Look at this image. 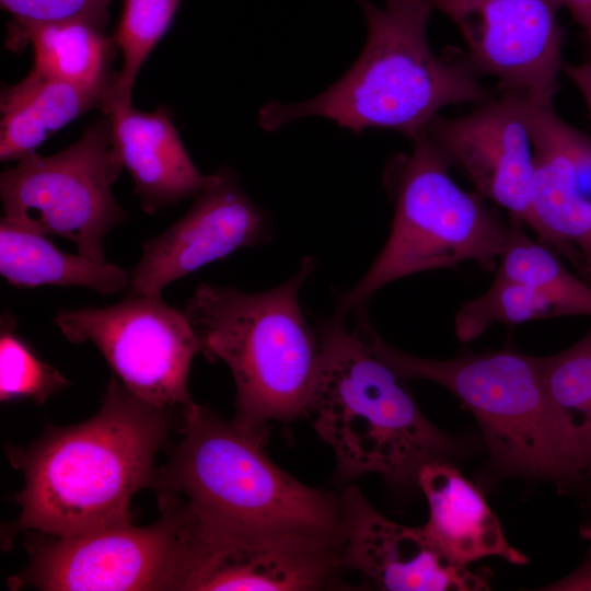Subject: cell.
I'll return each mask as SVG.
<instances>
[{
  "label": "cell",
  "instance_id": "603a6c76",
  "mask_svg": "<svg viewBox=\"0 0 591 591\" xmlns=\"http://www.w3.org/2000/svg\"><path fill=\"white\" fill-rule=\"evenodd\" d=\"M510 219L512 231L496 276L538 289L554 302L560 316H591V287L573 276L542 242L533 241L520 220Z\"/></svg>",
  "mask_w": 591,
  "mask_h": 591
},
{
  "label": "cell",
  "instance_id": "4316f807",
  "mask_svg": "<svg viewBox=\"0 0 591 591\" xmlns=\"http://www.w3.org/2000/svg\"><path fill=\"white\" fill-rule=\"evenodd\" d=\"M113 0H0L11 15L5 47L21 50V40L32 27L63 21H88L106 27Z\"/></svg>",
  "mask_w": 591,
  "mask_h": 591
},
{
  "label": "cell",
  "instance_id": "7a4b0ae2",
  "mask_svg": "<svg viewBox=\"0 0 591 591\" xmlns=\"http://www.w3.org/2000/svg\"><path fill=\"white\" fill-rule=\"evenodd\" d=\"M181 440L151 486L192 540L283 528L341 535L339 499L310 488L266 454L267 432L227 421L206 406L182 412Z\"/></svg>",
  "mask_w": 591,
  "mask_h": 591
},
{
  "label": "cell",
  "instance_id": "484cf974",
  "mask_svg": "<svg viewBox=\"0 0 591 591\" xmlns=\"http://www.w3.org/2000/svg\"><path fill=\"white\" fill-rule=\"evenodd\" d=\"M16 321L3 312L0 322V398H28L43 404L68 385L66 378L43 361L15 332Z\"/></svg>",
  "mask_w": 591,
  "mask_h": 591
},
{
  "label": "cell",
  "instance_id": "7c38bea8",
  "mask_svg": "<svg viewBox=\"0 0 591 591\" xmlns=\"http://www.w3.org/2000/svg\"><path fill=\"white\" fill-rule=\"evenodd\" d=\"M189 547V591L321 590L344 567L343 536L306 529H258Z\"/></svg>",
  "mask_w": 591,
  "mask_h": 591
},
{
  "label": "cell",
  "instance_id": "d4e9b609",
  "mask_svg": "<svg viewBox=\"0 0 591 591\" xmlns=\"http://www.w3.org/2000/svg\"><path fill=\"white\" fill-rule=\"evenodd\" d=\"M556 316H560L557 306L538 289L495 276L483 294L460 306L453 324L457 339L467 343L497 323L517 325Z\"/></svg>",
  "mask_w": 591,
  "mask_h": 591
},
{
  "label": "cell",
  "instance_id": "4dcf8cb0",
  "mask_svg": "<svg viewBox=\"0 0 591 591\" xmlns=\"http://www.w3.org/2000/svg\"><path fill=\"white\" fill-rule=\"evenodd\" d=\"M570 493L579 494L584 498L583 506L591 515V479L578 485ZM581 535L588 540H591V517H588L582 523Z\"/></svg>",
  "mask_w": 591,
  "mask_h": 591
},
{
  "label": "cell",
  "instance_id": "9a60e30c",
  "mask_svg": "<svg viewBox=\"0 0 591 591\" xmlns=\"http://www.w3.org/2000/svg\"><path fill=\"white\" fill-rule=\"evenodd\" d=\"M343 565L389 591H479L488 577L451 560L425 526L410 528L378 512L358 487L339 498Z\"/></svg>",
  "mask_w": 591,
  "mask_h": 591
},
{
  "label": "cell",
  "instance_id": "f546056e",
  "mask_svg": "<svg viewBox=\"0 0 591 591\" xmlns=\"http://www.w3.org/2000/svg\"><path fill=\"white\" fill-rule=\"evenodd\" d=\"M563 7H566L576 24H578L591 48V0H561Z\"/></svg>",
  "mask_w": 591,
  "mask_h": 591
},
{
  "label": "cell",
  "instance_id": "cb8c5ba5",
  "mask_svg": "<svg viewBox=\"0 0 591 591\" xmlns=\"http://www.w3.org/2000/svg\"><path fill=\"white\" fill-rule=\"evenodd\" d=\"M181 0H123L113 37L121 68L108 91L104 115H120L131 105L137 76L150 53L169 31Z\"/></svg>",
  "mask_w": 591,
  "mask_h": 591
},
{
  "label": "cell",
  "instance_id": "5bb4252c",
  "mask_svg": "<svg viewBox=\"0 0 591 591\" xmlns=\"http://www.w3.org/2000/svg\"><path fill=\"white\" fill-rule=\"evenodd\" d=\"M270 229L267 216L245 194L235 173L219 170L216 182L195 197L176 222L143 243L129 293L159 298L171 282L267 241Z\"/></svg>",
  "mask_w": 591,
  "mask_h": 591
},
{
  "label": "cell",
  "instance_id": "30bf717a",
  "mask_svg": "<svg viewBox=\"0 0 591 591\" xmlns=\"http://www.w3.org/2000/svg\"><path fill=\"white\" fill-rule=\"evenodd\" d=\"M54 322L69 341L92 343L140 399L176 410L194 404L188 376L200 341L185 313L162 297L128 293L109 306L59 311Z\"/></svg>",
  "mask_w": 591,
  "mask_h": 591
},
{
  "label": "cell",
  "instance_id": "2e32d148",
  "mask_svg": "<svg viewBox=\"0 0 591 591\" xmlns=\"http://www.w3.org/2000/svg\"><path fill=\"white\" fill-rule=\"evenodd\" d=\"M529 97V96H528ZM533 144L531 206L540 242L591 270V136L563 120L553 104L528 99Z\"/></svg>",
  "mask_w": 591,
  "mask_h": 591
},
{
  "label": "cell",
  "instance_id": "ffe728a7",
  "mask_svg": "<svg viewBox=\"0 0 591 591\" xmlns=\"http://www.w3.org/2000/svg\"><path fill=\"white\" fill-rule=\"evenodd\" d=\"M0 274L18 288L84 287L102 296L129 290L130 275L107 260L56 247L46 235L0 220Z\"/></svg>",
  "mask_w": 591,
  "mask_h": 591
},
{
  "label": "cell",
  "instance_id": "6da1fadb",
  "mask_svg": "<svg viewBox=\"0 0 591 591\" xmlns=\"http://www.w3.org/2000/svg\"><path fill=\"white\" fill-rule=\"evenodd\" d=\"M176 412L140 399L114 376L93 417L10 448V462L24 476L11 533L70 536L130 522V500L151 486Z\"/></svg>",
  "mask_w": 591,
  "mask_h": 591
},
{
  "label": "cell",
  "instance_id": "9c48e42d",
  "mask_svg": "<svg viewBox=\"0 0 591 591\" xmlns=\"http://www.w3.org/2000/svg\"><path fill=\"white\" fill-rule=\"evenodd\" d=\"M151 525L130 522L32 542L12 589L54 591L183 590L190 549L182 520L166 509Z\"/></svg>",
  "mask_w": 591,
  "mask_h": 591
},
{
  "label": "cell",
  "instance_id": "4fadbf2b",
  "mask_svg": "<svg viewBox=\"0 0 591 591\" xmlns=\"http://www.w3.org/2000/svg\"><path fill=\"white\" fill-rule=\"evenodd\" d=\"M528 95L502 91L463 116L438 115L428 136L485 199L507 209L535 233L531 206L533 144Z\"/></svg>",
  "mask_w": 591,
  "mask_h": 591
},
{
  "label": "cell",
  "instance_id": "ba28073f",
  "mask_svg": "<svg viewBox=\"0 0 591 591\" xmlns=\"http://www.w3.org/2000/svg\"><path fill=\"white\" fill-rule=\"evenodd\" d=\"M123 167L112 118L104 115L60 152H32L1 173L2 218L68 239L78 253L106 260L104 237L128 217L112 193Z\"/></svg>",
  "mask_w": 591,
  "mask_h": 591
},
{
  "label": "cell",
  "instance_id": "f1b7e54d",
  "mask_svg": "<svg viewBox=\"0 0 591 591\" xmlns=\"http://www.w3.org/2000/svg\"><path fill=\"white\" fill-rule=\"evenodd\" d=\"M563 71L582 94L591 114V57L582 63H564Z\"/></svg>",
  "mask_w": 591,
  "mask_h": 591
},
{
  "label": "cell",
  "instance_id": "7402d4cb",
  "mask_svg": "<svg viewBox=\"0 0 591 591\" xmlns=\"http://www.w3.org/2000/svg\"><path fill=\"white\" fill-rule=\"evenodd\" d=\"M541 361L573 453L572 478L561 488L566 490L591 479V328L572 346Z\"/></svg>",
  "mask_w": 591,
  "mask_h": 591
},
{
  "label": "cell",
  "instance_id": "3957f363",
  "mask_svg": "<svg viewBox=\"0 0 591 591\" xmlns=\"http://www.w3.org/2000/svg\"><path fill=\"white\" fill-rule=\"evenodd\" d=\"M367 22L364 47L351 68L313 99L270 102L259 113L267 130L320 116L343 128L391 129L413 141L453 104L480 105L496 96L455 57H437L427 39L432 9L424 0H358Z\"/></svg>",
  "mask_w": 591,
  "mask_h": 591
},
{
  "label": "cell",
  "instance_id": "83f0119b",
  "mask_svg": "<svg viewBox=\"0 0 591 591\" xmlns=\"http://www.w3.org/2000/svg\"><path fill=\"white\" fill-rule=\"evenodd\" d=\"M543 590L591 591V547L583 563L575 571Z\"/></svg>",
  "mask_w": 591,
  "mask_h": 591
},
{
  "label": "cell",
  "instance_id": "52a82bcc",
  "mask_svg": "<svg viewBox=\"0 0 591 591\" xmlns=\"http://www.w3.org/2000/svg\"><path fill=\"white\" fill-rule=\"evenodd\" d=\"M451 162L426 135L408 154L396 155L384 174L394 204L390 235L364 276L340 293L336 311L362 312L387 283L421 271L475 262L494 270L509 242L506 222L477 192L462 189L451 177Z\"/></svg>",
  "mask_w": 591,
  "mask_h": 591
},
{
  "label": "cell",
  "instance_id": "8fae6325",
  "mask_svg": "<svg viewBox=\"0 0 591 591\" xmlns=\"http://www.w3.org/2000/svg\"><path fill=\"white\" fill-rule=\"evenodd\" d=\"M424 1L457 27L467 50L454 57L468 72L495 77L502 91L552 105L564 66L561 0Z\"/></svg>",
  "mask_w": 591,
  "mask_h": 591
},
{
  "label": "cell",
  "instance_id": "5b68a950",
  "mask_svg": "<svg viewBox=\"0 0 591 591\" xmlns=\"http://www.w3.org/2000/svg\"><path fill=\"white\" fill-rule=\"evenodd\" d=\"M316 265L306 256L287 281L255 293L201 283L185 304L201 354L231 370L234 420L247 428L267 432L268 421L288 422L306 413L321 346L299 293Z\"/></svg>",
  "mask_w": 591,
  "mask_h": 591
},
{
  "label": "cell",
  "instance_id": "e0dca14e",
  "mask_svg": "<svg viewBox=\"0 0 591 591\" xmlns=\"http://www.w3.org/2000/svg\"><path fill=\"white\" fill-rule=\"evenodd\" d=\"M109 116L123 165L147 213L197 197L216 182L217 173L204 175L194 164L166 106L144 113L130 105Z\"/></svg>",
  "mask_w": 591,
  "mask_h": 591
},
{
  "label": "cell",
  "instance_id": "277c9868",
  "mask_svg": "<svg viewBox=\"0 0 591 591\" xmlns=\"http://www.w3.org/2000/svg\"><path fill=\"white\" fill-rule=\"evenodd\" d=\"M344 318L335 312L317 323L321 357L305 413L332 447L338 474L376 473L407 487L422 465L461 459L466 444L424 416L405 380Z\"/></svg>",
  "mask_w": 591,
  "mask_h": 591
},
{
  "label": "cell",
  "instance_id": "44dd1931",
  "mask_svg": "<svg viewBox=\"0 0 591 591\" xmlns=\"http://www.w3.org/2000/svg\"><path fill=\"white\" fill-rule=\"evenodd\" d=\"M28 45L33 68L46 76L108 90L116 80L112 62L117 49L103 26L80 20L43 24L24 34L21 50Z\"/></svg>",
  "mask_w": 591,
  "mask_h": 591
},
{
  "label": "cell",
  "instance_id": "d6986e66",
  "mask_svg": "<svg viewBox=\"0 0 591 591\" xmlns=\"http://www.w3.org/2000/svg\"><path fill=\"white\" fill-rule=\"evenodd\" d=\"M106 88H89L44 74L32 67L0 99V160L19 161L59 129L92 109L103 112Z\"/></svg>",
  "mask_w": 591,
  "mask_h": 591
},
{
  "label": "cell",
  "instance_id": "8992f818",
  "mask_svg": "<svg viewBox=\"0 0 591 591\" xmlns=\"http://www.w3.org/2000/svg\"><path fill=\"white\" fill-rule=\"evenodd\" d=\"M357 322L355 331L367 347L402 379L441 385L475 417L490 476L551 480L558 489L572 478L569 434L548 392L541 357L502 349L426 359L392 347L364 313Z\"/></svg>",
  "mask_w": 591,
  "mask_h": 591
},
{
  "label": "cell",
  "instance_id": "ac0fdd59",
  "mask_svg": "<svg viewBox=\"0 0 591 591\" xmlns=\"http://www.w3.org/2000/svg\"><path fill=\"white\" fill-rule=\"evenodd\" d=\"M416 484L429 506L425 529L451 560L468 566L495 556L513 565L528 563L524 554L509 545L480 488L466 479L453 462L422 465Z\"/></svg>",
  "mask_w": 591,
  "mask_h": 591
}]
</instances>
